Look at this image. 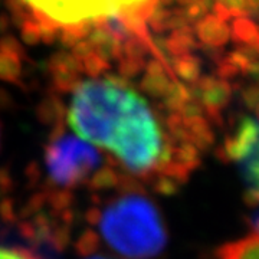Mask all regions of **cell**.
Wrapping results in <instances>:
<instances>
[{
	"label": "cell",
	"instance_id": "obj_1",
	"mask_svg": "<svg viewBox=\"0 0 259 259\" xmlns=\"http://www.w3.org/2000/svg\"><path fill=\"white\" fill-rule=\"evenodd\" d=\"M118 193L87 213L110 248L130 259L158 256L167 243L161 212L134 177H121Z\"/></svg>",
	"mask_w": 259,
	"mask_h": 259
},
{
	"label": "cell",
	"instance_id": "obj_2",
	"mask_svg": "<svg viewBox=\"0 0 259 259\" xmlns=\"http://www.w3.org/2000/svg\"><path fill=\"white\" fill-rule=\"evenodd\" d=\"M66 114L75 133L104 150H110L144 100L118 74L79 81Z\"/></svg>",
	"mask_w": 259,
	"mask_h": 259
},
{
	"label": "cell",
	"instance_id": "obj_3",
	"mask_svg": "<svg viewBox=\"0 0 259 259\" xmlns=\"http://www.w3.org/2000/svg\"><path fill=\"white\" fill-rule=\"evenodd\" d=\"M33 18L56 30L72 29L85 37L94 23L125 13H148L158 0H20Z\"/></svg>",
	"mask_w": 259,
	"mask_h": 259
},
{
	"label": "cell",
	"instance_id": "obj_4",
	"mask_svg": "<svg viewBox=\"0 0 259 259\" xmlns=\"http://www.w3.org/2000/svg\"><path fill=\"white\" fill-rule=\"evenodd\" d=\"M101 163V153L88 141L65 134V125L52 128L45 147V167L54 189L71 192L78 186L87 185Z\"/></svg>",
	"mask_w": 259,
	"mask_h": 259
},
{
	"label": "cell",
	"instance_id": "obj_5",
	"mask_svg": "<svg viewBox=\"0 0 259 259\" xmlns=\"http://www.w3.org/2000/svg\"><path fill=\"white\" fill-rule=\"evenodd\" d=\"M218 157L222 161H233L239 167L245 183V202L255 207L258 202V121L256 115L243 117L231 136L223 141L218 150Z\"/></svg>",
	"mask_w": 259,
	"mask_h": 259
},
{
	"label": "cell",
	"instance_id": "obj_6",
	"mask_svg": "<svg viewBox=\"0 0 259 259\" xmlns=\"http://www.w3.org/2000/svg\"><path fill=\"white\" fill-rule=\"evenodd\" d=\"M187 88L190 100H196L202 104L206 118L216 125H222V111L231 104L232 100V85L229 81L207 75L200 76Z\"/></svg>",
	"mask_w": 259,
	"mask_h": 259
},
{
	"label": "cell",
	"instance_id": "obj_7",
	"mask_svg": "<svg viewBox=\"0 0 259 259\" xmlns=\"http://www.w3.org/2000/svg\"><path fill=\"white\" fill-rule=\"evenodd\" d=\"M194 36L202 47L223 48L231 40V26L213 13L197 20L193 26Z\"/></svg>",
	"mask_w": 259,
	"mask_h": 259
},
{
	"label": "cell",
	"instance_id": "obj_8",
	"mask_svg": "<svg viewBox=\"0 0 259 259\" xmlns=\"http://www.w3.org/2000/svg\"><path fill=\"white\" fill-rule=\"evenodd\" d=\"M140 88L151 98L161 100L171 79H177L158 59H151L144 65Z\"/></svg>",
	"mask_w": 259,
	"mask_h": 259
},
{
	"label": "cell",
	"instance_id": "obj_9",
	"mask_svg": "<svg viewBox=\"0 0 259 259\" xmlns=\"http://www.w3.org/2000/svg\"><path fill=\"white\" fill-rule=\"evenodd\" d=\"M85 39L91 45L94 52L110 64L111 61H117L121 56L122 42L117 36H114L102 23H94L87 32Z\"/></svg>",
	"mask_w": 259,
	"mask_h": 259
},
{
	"label": "cell",
	"instance_id": "obj_10",
	"mask_svg": "<svg viewBox=\"0 0 259 259\" xmlns=\"http://www.w3.org/2000/svg\"><path fill=\"white\" fill-rule=\"evenodd\" d=\"M214 259H259L258 232L221 245L214 252Z\"/></svg>",
	"mask_w": 259,
	"mask_h": 259
},
{
	"label": "cell",
	"instance_id": "obj_11",
	"mask_svg": "<svg viewBox=\"0 0 259 259\" xmlns=\"http://www.w3.org/2000/svg\"><path fill=\"white\" fill-rule=\"evenodd\" d=\"M36 117L40 124L55 128L64 125L65 104L58 94H51L42 98L36 107Z\"/></svg>",
	"mask_w": 259,
	"mask_h": 259
},
{
	"label": "cell",
	"instance_id": "obj_12",
	"mask_svg": "<svg viewBox=\"0 0 259 259\" xmlns=\"http://www.w3.org/2000/svg\"><path fill=\"white\" fill-rule=\"evenodd\" d=\"M200 44L197 42V39L194 36L193 28L190 25H187L185 28L171 30V33L166 39V51L171 56L183 55V54H190L193 52L196 48Z\"/></svg>",
	"mask_w": 259,
	"mask_h": 259
},
{
	"label": "cell",
	"instance_id": "obj_13",
	"mask_svg": "<svg viewBox=\"0 0 259 259\" xmlns=\"http://www.w3.org/2000/svg\"><path fill=\"white\" fill-rule=\"evenodd\" d=\"M170 68L177 79L180 78L183 82L194 83L202 76V61L192 52L173 56Z\"/></svg>",
	"mask_w": 259,
	"mask_h": 259
},
{
	"label": "cell",
	"instance_id": "obj_14",
	"mask_svg": "<svg viewBox=\"0 0 259 259\" xmlns=\"http://www.w3.org/2000/svg\"><path fill=\"white\" fill-rule=\"evenodd\" d=\"M229 26H231V39H233L238 45L259 48L258 25L255 20L245 16L233 18Z\"/></svg>",
	"mask_w": 259,
	"mask_h": 259
},
{
	"label": "cell",
	"instance_id": "obj_15",
	"mask_svg": "<svg viewBox=\"0 0 259 259\" xmlns=\"http://www.w3.org/2000/svg\"><path fill=\"white\" fill-rule=\"evenodd\" d=\"M121 177L114 166H100L88 179L87 186L93 192H107L118 187Z\"/></svg>",
	"mask_w": 259,
	"mask_h": 259
},
{
	"label": "cell",
	"instance_id": "obj_16",
	"mask_svg": "<svg viewBox=\"0 0 259 259\" xmlns=\"http://www.w3.org/2000/svg\"><path fill=\"white\" fill-rule=\"evenodd\" d=\"M163 105L167 108V111L179 112V110L190 100V94L187 85L180 82L179 79H171V82L163 95Z\"/></svg>",
	"mask_w": 259,
	"mask_h": 259
},
{
	"label": "cell",
	"instance_id": "obj_17",
	"mask_svg": "<svg viewBox=\"0 0 259 259\" xmlns=\"http://www.w3.org/2000/svg\"><path fill=\"white\" fill-rule=\"evenodd\" d=\"M22 76V59L16 55L0 52V81L18 83Z\"/></svg>",
	"mask_w": 259,
	"mask_h": 259
},
{
	"label": "cell",
	"instance_id": "obj_18",
	"mask_svg": "<svg viewBox=\"0 0 259 259\" xmlns=\"http://www.w3.org/2000/svg\"><path fill=\"white\" fill-rule=\"evenodd\" d=\"M210 13L225 22H231L233 18L245 16V0H214Z\"/></svg>",
	"mask_w": 259,
	"mask_h": 259
},
{
	"label": "cell",
	"instance_id": "obj_19",
	"mask_svg": "<svg viewBox=\"0 0 259 259\" xmlns=\"http://www.w3.org/2000/svg\"><path fill=\"white\" fill-rule=\"evenodd\" d=\"M117 71L118 75L130 79V78H136L139 75L143 74L146 59H134V58H127V56H120L117 59Z\"/></svg>",
	"mask_w": 259,
	"mask_h": 259
},
{
	"label": "cell",
	"instance_id": "obj_20",
	"mask_svg": "<svg viewBox=\"0 0 259 259\" xmlns=\"http://www.w3.org/2000/svg\"><path fill=\"white\" fill-rule=\"evenodd\" d=\"M81 66H82V74L90 75L91 78H97L105 74L111 68V64L93 52L81 61Z\"/></svg>",
	"mask_w": 259,
	"mask_h": 259
},
{
	"label": "cell",
	"instance_id": "obj_21",
	"mask_svg": "<svg viewBox=\"0 0 259 259\" xmlns=\"http://www.w3.org/2000/svg\"><path fill=\"white\" fill-rule=\"evenodd\" d=\"M20 37L25 45L35 47L40 44V23L35 18H26L20 23Z\"/></svg>",
	"mask_w": 259,
	"mask_h": 259
},
{
	"label": "cell",
	"instance_id": "obj_22",
	"mask_svg": "<svg viewBox=\"0 0 259 259\" xmlns=\"http://www.w3.org/2000/svg\"><path fill=\"white\" fill-rule=\"evenodd\" d=\"M97 248H98V235L91 231V229L83 232L82 235L78 238L76 250H78V253H81L83 256L94 253Z\"/></svg>",
	"mask_w": 259,
	"mask_h": 259
},
{
	"label": "cell",
	"instance_id": "obj_23",
	"mask_svg": "<svg viewBox=\"0 0 259 259\" xmlns=\"http://www.w3.org/2000/svg\"><path fill=\"white\" fill-rule=\"evenodd\" d=\"M0 52L16 55L20 59H26L25 48L18 37H15L13 35H5L0 37Z\"/></svg>",
	"mask_w": 259,
	"mask_h": 259
},
{
	"label": "cell",
	"instance_id": "obj_24",
	"mask_svg": "<svg viewBox=\"0 0 259 259\" xmlns=\"http://www.w3.org/2000/svg\"><path fill=\"white\" fill-rule=\"evenodd\" d=\"M179 115L182 117V120L185 121V122L206 117L202 104L199 101H196V100H189V101L186 102L185 105L179 110Z\"/></svg>",
	"mask_w": 259,
	"mask_h": 259
},
{
	"label": "cell",
	"instance_id": "obj_25",
	"mask_svg": "<svg viewBox=\"0 0 259 259\" xmlns=\"http://www.w3.org/2000/svg\"><path fill=\"white\" fill-rule=\"evenodd\" d=\"M242 101H243V104L248 107V110H250V111L253 112V115L256 114L259 105V91L256 83L248 85V87L242 91Z\"/></svg>",
	"mask_w": 259,
	"mask_h": 259
},
{
	"label": "cell",
	"instance_id": "obj_26",
	"mask_svg": "<svg viewBox=\"0 0 259 259\" xmlns=\"http://www.w3.org/2000/svg\"><path fill=\"white\" fill-rule=\"evenodd\" d=\"M189 25L187 19H186L185 10L183 8L179 9L168 10V18H167V30H176V29L185 28Z\"/></svg>",
	"mask_w": 259,
	"mask_h": 259
},
{
	"label": "cell",
	"instance_id": "obj_27",
	"mask_svg": "<svg viewBox=\"0 0 259 259\" xmlns=\"http://www.w3.org/2000/svg\"><path fill=\"white\" fill-rule=\"evenodd\" d=\"M0 259H39L30 250L0 246Z\"/></svg>",
	"mask_w": 259,
	"mask_h": 259
},
{
	"label": "cell",
	"instance_id": "obj_28",
	"mask_svg": "<svg viewBox=\"0 0 259 259\" xmlns=\"http://www.w3.org/2000/svg\"><path fill=\"white\" fill-rule=\"evenodd\" d=\"M71 49H72L71 54H72L79 62H81L82 59H85L90 54H93L94 52L93 48H91V45L88 44V40H87L85 37H83V39H79Z\"/></svg>",
	"mask_w": 259,
	"mask_h": 259
},
{
	"label": "cell",
	"instance_id": "obj_29",
	"mask_svg": "<svg viewBox=\"0 0 259 259\" xmlns=\"http://www.w3.org/2000/svg\"><path fill=\"white\" fill-rule=\"evenodd\" d=\"M259 15V0H245V16L256 22Z\"/></svg>",
	"mask_w": 259,
	"mask_h": 259
},
{
	"label": "cell",
	"instance_id": "obj_30",
	"mask_svg": "<svg viewBox=\"0 0 259 259\" xmlns=\"http://www.w3.org/2000/svg\"><path fill=\"white\" fill-rule=\"evenodd\" d=\"M12 104H13L12 95L6 90L0 88V111L2 110H8L9 107H12Z\"/></svg>",
	"mask_w": 259,
	"mask_h": 259
},
{
	"label": "cell",
	"instance_id": "obj_31",
	"mask_svg": "<svg viewBox=\"0 0 259 259\" xmlns=\"http://www.w3.org/2000/svg\"><path fill=\"white\" fill-rule=\"evenodd\" d=\"M8 26V18L5 19V16H0V30Z\"/></svg>",
	"mask_w": 259,
	"mask_h": 259
},
{
	"label": "cell",
	"instance_id": "obj_32",
	"mask_svg": "<svg viewBox=\"0 0 259 259\" xmlns=\"http://www.w3.org/2000/svg\"><path fill=\"white\" fill-rule=\"evenodd\" d=\"M88 259H108V258H104V256H94V258H88Z\"/></svg>",
	"mask_w": 259,
	"mask_h": 259
}]
</instances>
